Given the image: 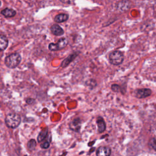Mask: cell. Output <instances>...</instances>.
Segmentation results:
<instances>
[{"instance_id": "4fadbf2b", "label": "cell", "mask_w": 156, "mask_h": 156, "mask_svg": "<svg viewBox=\"0 0 156 156\" xmlns=\"http://www.w3.org/2000/svg\"><path fill=\"white\" fill-rule=\"evenodd\" d=\"M48 133V128H45L42 131H41L37 136L38 142H42L46 138Z\"/></svg>"}, {"instance_id": "e0dca14e", "label": "cell", "mask_w": 156, "mask_h": 156, "mask_svg": "<svg viewBox=\"0 0 156 156\" xmlns=\"http://www.w3.org/2000/svg\"><path fill=\"white\" fill-rule=\"evenodd\" d=\"M112 90L115 92H119L121 91V87L119 85L117 84H113L111 86Z\"/></svg>"}, {"instance_id": "5bb4252c", "label": "cell", "mask_w": 156, "mask_h": 156, "mask_svg": "<svg viewBox=\"0 0 156 156\" xmlns=\"http://www.w3.org/2000/svg\"><path fill=\"white\" fill-rule=\"evenodd\" d=\"M77 56L76 54H72L71 55H69V57H68L66 58H65L62 63V67H66Z\"/></svg>"}, {"instance_id": "8fae6325", "label": "cell", "mask_w": 156, "mask_h": 156, "mask_svg": "<svg viewBox=\"0 0 156 156\" xmlns=\"http://www.w3.org/2000/svg\"><path fill=\"white\" fill-rule=\"evenodd\" d=\"M68 15L66 13H60L54 17V21L57 23L65 22L68 20Z\"/></svg>"}, {"instance_id": "9c48e42d", "label": "cell", "mask_w": 156, "mask_h": 156, "mask_svg": "<svg viewBox=\"0 0 156 156\" xmlns=\"http://www.w3.org/2000/svg\"><path fill=\"white\" fill-rule=\"evenodd\" d=\"M96 124L98 126V132L99 133H102V132H104V130L106 129V124H105V122L104 119L102 117L99 116L98 118L97 121H96Z\"/></svg>"}, {"instance_id": "30bf717a", "label": "cell", "mask_w": 156, "mask_h": 156, "mask_svg": "<svg viewBox=\"0 0 156 156\" xmlns=\"http://www.w3.org/2000/svg\"><path fill=\"white\" fill-rule=\"evenodd\" d=\"M1 13L6 18H11L16 15V11L13 9L5 8L1 10Z\"/></svg>"}, {"instance_id": "6da1fadb", "label": "cell", "mask_w": 156, "mask_h": 156, "mask_svg": "<svg viewBox=\"0 0 156 156\" xmlns=\"http://www.w3.org/2000/svg\"><path fill=\"white\" fill-rule=\"evenodd\" d=\"M20 116L15 112L9 113L5 118V123L6 126L12 129H15L18 127L21 123Z\"/></svg>"}, {"instance_id": "7c38bea8", "label": "cell", "mask_w": 156, "mask_h": 156, "mask_svg": "<svg viewBox=\"0 0 156 156\" xmlns=\"http://www.w3.org/2000/svg\"><path fill=\"white\" fill-rule=\"evenodd\" d=\"M9 41L7 37L5 35H0V49L1 51L5 50L8 46Z\"/></svg>"}, {"instance_id": "277c9868", "label": "cell", "mask_w": 156, "mask_h": 156, "mask_svg": "<svg viewBox=\"0 0 156 156\" xmlns=\"http://www.w3.org/2000/svg\"><path fill=\"white\" fill-rule=\"evenodd\" d=\"M68 41L67 38L65 37H62L60 38L56 43H51L48 46V48L49 50L52 51L61 50L66 46V45L68 44Z\"/></svg>"}, {"instance_id": "8992f818", "label": "cell", "mask_w": 156, "mask_h": 156, "mask_svg": "<svg viewBox=\"0 0 156 156\" xmlns=\"http://www.w3.org/2000/svg\"><path fill=\"white\" fill-rule=\"evenodd\" d=\"M82 122L79 118H75L69 123V127L74 132H79L81 128Z\"/></svg>"}, {"instance_id": "5b68a950", "label": "cell", "mask_w": 156, "mask_h": 156, "mask_svg": "<svg viewBox=\"0 0 156 156\" xmlns=\"http://www.w3.org/2000/svg\"><path fill=\"white\" fill-rule=\"evenodd\" d=\"M152 94V91L149 88H140L138 89L135 92V96L139 99L147 98Z\"/></svg>"}, {"instance_id": "2e32d148", "label": "cell", "mask_w": 156, "mask_h": 156, "mask_svg": "<svg viewBox=\"0 0 156 156\" xmlns=\"http://www.w3.org/2000/svg\"><path fill=\"white\" fill-rule=\"evenodd\" d=\"M148 145L150 148L154 149V151H156V139L155 138H151L148 143Z\"/></svg>"}, {"instance_id": "ffe728a7", "label": "cell", "mask_w": 156, "mask_h": 156, "mask_svg": "<svg viewBox=\"0 0 156 156\" xmlns=\"http://www.w3.org/2000/svg\"><path fill=\"white\" fill-rule=\"evenodd\" d=\"M34 99H32V98H29V99H26V102L28 104H32L34 102Z\"/></svg>"}, {"instance_id": "d6986e66", "label": "cell", "mask_w": 156, "mask_h": 156, "mask_svg": "<svg viewBox=\"0 0 156 156\" xmlns=\"http://www.w3.org/2000/svg\"><path fill=\"white\" fill-rule=\"evenodd\" d=\"M62 2L65 3V4H73L75 0H60Z\"/></svg>"}, {"instance_id": "52a82bcc", "label": "cell", "mask_w": 156, "mask_h": 156, "mask_svg": "<svg viewBox=\"0 0 156 156\" xmlns=\"http://www.w3.org/2000/svg\"><path fill=\"white\" fill-rule=\"evenodd\" d=\"M96 156H110L112 154V150L108 146H100L96 152Z\"/></svg>"}, {"instance_id": "ac0fdd59", "label": "cell", "mask_w": 156, "mask_h": 156, "mask_svg": "<svg viewBox=\"0 0 156 156\" xmlns=\"http://www.w3.org/2000/svg\"><path fill=\"white\" fill-rule=\"evenodd\" d=\"M49 146H50V142L48 141L43 142L40 145V146L42 149H48L49 147Z\"/></svg>"}, {"instance_id": "7a4b0ae2", "label": "cell", "mask_w": 156, "mask_h": 156, "mask_svg": "<svg viewBox=\"0 0 156 156\" xmlns=\"http://www.w3.org/2000/svg\"><path fill=\"white\" fill-rule=\"evenodd\" d=\"M21 61V57L20 54L17 52H14L5 58L4 63L5 66L9 68H15L20 63Z\"/></svg>"}, {"instance_id": "3957f363", "label": "cell", "mask_w": 156, "mask_h": 156, "mask_svg": "<svg viewBox=\"0 0 156 156\" xmlns=\"http://www.w3.org/2000/svg\"><path fill=\"white\" fill-rule=\"evenodd\" d=\"M110 62L113 65H119L124 60V55L119 51H114L109 55Z\"/></svg>"}, {"instance_id": "9a60e30c", "label": "cell", "mask_w": 156, "mask_h": 156, "mask_svg": "<svg viewBox=\"0 0 156 156\" xmlns=\"http://www.w3.org/2000/svg\"><path fill=\"white\" fill-rule=\"evenodd\" d=\"M27 148L30 151H34L37 146V142L34 139H31L30 140L28 143H27Z\"/></svg>"}, {"instance_id": "ba28073f", "label": "cell", "mask_w": 156, "mask_h": 156, "mask_svg": "<svg viewBox=\"0 0 156 156\" xmlns=\"http://www.w3.org/2000/svg\"><path fill=\"white\" fill-rule=\"evenodd\" d=\"M51 32L55 36H61L64 34L63 29L58 24H54L51 27Z\"/></svg>"}]
</instances>
